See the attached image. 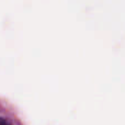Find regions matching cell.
Wrapping results in <instances>:
<instances>
[{"label":"cell","instance_id":"6da1fadb","mask_svg":"<svg viewBox=\"0 0 125 125\" xmlns=\"http://www.w3.org/2000/svg\"><path fill=\"white\" fill-rule=\"evenodd\" d=\"M0 125H11V124L8 120L3 119V117H0Z\"/></svg>","mask_w":125,"mask_h":125}]
</instances>
